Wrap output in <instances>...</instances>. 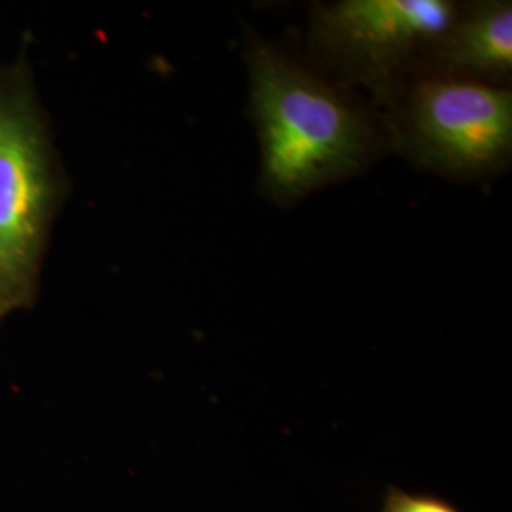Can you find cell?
<instances>
[{
	"mask_svg": "<svg viewBox=\"0 0 512 512\" xmlns=\"http://www.w3.org/2000/svg\"><path fill=\"white\" fill-rule=\"evenodd\" d=\"M452 0H338L310 10L306 57L384 112L458 12Z\"/></svg>",
	"mask_w": 512,
	"mask_h": 512,
	"instance_id": "obj_3",
	"label": "cell"
},
{
	"mask_svg": "<svg viewBox=\"0 0 512 512\" xmlns=\"http://www.w3.org/2000/svg\"><path fill=\"white\" fill-rule=\"evenodd\" d=\"M423 74H442L511 88V2H459L452 23L431 50Z\"/></svg>",
	"mask_w": 512,
	"mask_h": 512,
	"instance_id": "obj_5",
	"label": "cell"
},
{
	"mask_svg": "<svg viewBox=\"0 0 512 512\" xmlns=\"http://www.w3.org/2000/svg\"><path fill=\"white\" fill-rule=\"evenodd\" d=\"M382 116L389 152L420 171L454 183H482L511 167V88L420 74Z\"/></svg>",
	"mask_w": 512,
	"mask_h": 512,
	"instance_id": "obj_4",
	"label": "cell"
},
{
	"mask_svg": "<svg viewBox=\"0 0 512 512\" xmlns=\"http://www.w3.org/2000/svg\"><path fill=\"white\" fill-rule=\"evenodd\" d=\"M6 319V315H4V311H2V306H0V325H2V321Z\"/></svg>",
	"mask_w": 512,
	"mask_h": 512,
	"instance_id": "obj_7",
	"label": "cell"
},
{
	"mask_svg": "<svg viewBox=\"0 0 512 512\" xmlns=\"http://www.w3.org/2000/svg\"><path fill=\"white\" fill-rule=\"evenodd\" d=\"M249 118L258 192L279 207L361 177L389 152L384 116L361 93L319 71L306 55L245 33Z\"/></svg>",
	"mask_w": 512,
	"mask_h": 512,
	"instance_id": "obj_1",
	"label": "cell"
},
{
	"mask_svg": "<svg viewBox=\"0 0 512 512\" xmlns=\"http://www.w3.org/2000/svg\"><path fill=\"white\" fill-rule=\"evenodd\" d=\"M382 512H463L456 503L429 492H408L397 486L385 490Z\"/></svg>",
	"mask_w": 512,
	"mask_h": 512,
	"instance_id": "obj_6",
	"label": "cell"
},
{
	"mask_svg": "<svg viewBox=\"0 0 512 512\" xmlns=\"http://www.w3.org/2000/svg\"><path fill=\"white\" fill-rule=\"evenodd\" d=\"M69 177L40 103L31 65H0V306H35L55 220Z\"/></svg>",
	"mask_w": 512,
	"mask_h": 512,
	"instance_id": "obj_2",
	"label": "cell"
}]
</instances>
